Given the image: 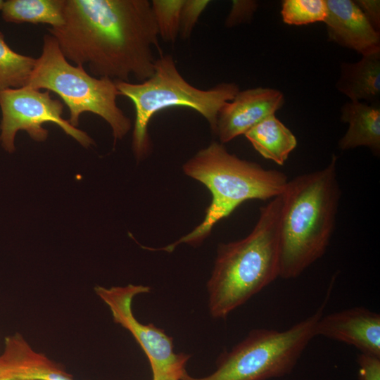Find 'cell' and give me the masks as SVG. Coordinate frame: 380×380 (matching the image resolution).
Segmentation results:
<instances>
[{"mask_svg": "<svg viewBox=\"0 0 380 380\" xmlns=\"http://www.w3.org/2000/svg\"><path fill=\"white\" fill-rule=\"evenodd\" d=\"M4 4V1L0 0V10L1 11Z\"/></svg>", "mask_w": 380, "mask_h": 380, "instance_id": "26", "label": "cell"}, {"mask_svg": "<svg viewBox=\"0 0 380 380\" xmlns=\"http://www.w3.org/2000/svg\"><path fill=\"white\" fill-rule=\"evenodd\" d=\"M148 286L128 284L125 286L94 288L97 296L108 306L113 321L128 330L146 355L153 379L181 376L190 355L176 353L173 338L153 324H144L137 320L132 309L135 296L149 293Z\"/></svg>", "mask_w": 380, "mask_h": 380, "instance_id": "9", "label": "cell"}, {"mask_svg": "<svg viewBox=\"0 0 380 380\" xmlns=\"http://www.w3.org/2000/svg\"><path fill=\"white\" fill-rule=\"evenodd\" d=\"M258 6V4L255 1H232L231 10L225 20V26L233 27L240 24L250 22L253 19Z\"/></svg>", "mask_w": 380, "mask_h": 380, "instance_id": "22", "label": "cell"}, {"mask_svg": "<svg viewBox=\"0 0 380 380\" xmlns=\"http://www.w3.org/2000/svg\"><path fill=\"white\" fill-rule=\"evenodd\" d=\"M182 170L185 175L204 184L211 193V203L204 218L175 242L162 248L145 247L146 249L170 253L181 243L200 246L215 225L242 203L253 199H272L284 192L289 181L284 172L267 170L255 162L241 159L217 141L199 150L184 163Z\"/></svg>", "mask_w": 380, "mask_h": 380, "instance_id": "4", "label": "cell"}, {"mask_svg": "<svg viewBox=\"0 0 380 380\" xmlns=\"http://www.w3.org/2000/svg\"><path fill=\"white\" fill-rule=\"evenodd\" d=\"M328 40L362 56L380 52V32L351 0H326Z\"/></svg>", "mask_w": 380, "mask_h": 380, "instance_id": "12", "label": "cell"}, {"mask_svg": "<svg viewBox=\"0 0 380 380\" xmlns=\"http://www.w3.org/2000/svg\"><path fill=\"white\" fill-rule=\"evenodd\" d=\"M115 83L118 95L127 97L134 106L132 146L138 160L151 152L148 126L156 113L175 106L191 108L208 121L215 134L219 111L239 91L234 82H221L208 89L192 86L180 74L172 56L163 53L156 58L154 72L148 79L138 83Z\"/></svg>", "mask_w": 380, "mask_h": 380, "instance_id": "5", "label": "cell"}, {"mask_svg": "<svg viewBox=\"0 0 380 380\" xmlns=\"http://www.w3.org/2000/svg\"><path fill=\"white\" fill-rule=\"evenodd\" d=\"M184 0H153V15L158 35L165 42L174 43L180 29V15Z\"/></svg>", "mask_w": 380, "mask_h": 380, "instance_id": "20", "label": "cell"}, {"mask_svg": "<svg viewBox=\"0 0 380 380\" xmlns=\"http://www.w3.org/2000/svg\"><path fill=\"white\" fill-rule=\"evenodd\" d=\"M0 380H75L64 367L36 352L21 334L5 338Z\"/></svg>", "mask_w": 380, "mask_h": 380, "instance_id": "13", "label": "cell"}, {"mask_svg": "<svg viewBox=\"0 0 380 380\" xmlns=\"http://www.w3.org/2000/svg\"><path fill=\"white\" fill-rule=\"evenodd\" d=\"M281 196L279 277L290 279L322 258L329 246L341 198L336 156L324 168L289 180Z\"/></svg>", "mask_w": 380, "mask_h": 380, "instance_id": "2", "label": "cell"}, {"mask_svg": "<svg viewBox=\"0 0 380 380\" xmlns=\"http://www.w3.org/2000/svg\"><path fill=\"white\" fill-rule=\"evenodd\" d=\"M362 12L370 25L378 32L380 29V1L356 0L354 1Z\"/></svg>", "mask_w": 380, "mask_h": 380, "instance_id": "24", "label": "cell"}, {"mask_svg": "<svg viewBox=\"0 0 380 380\" xmlns=\"http://www.w3.org/2000/svg\"><path fill=\"white\" fill-rule=\"evenodd\" d=\"M27 86L58 94L68 108L69 122L75 127L83 113L102 118L112 129L114 144L131 129L130 119L118 106L115 81L94 77L83 66L72 65L51 34L43 37L42 53L36 60Z\"/></svg>", "mask_w": 380, "mask_h": 380, "instance_id": "6", "label": "cell"}, {"mask_svg": "<svg viewBox=\"0 0 380 380\" xmlns=\"http://www.w3.org/2000/svg\"><path fill=\"white\" fill-rule=\"evenodd\" d=\"M315 336L355 346L360 353L380 357V315L355 307L326 316L317 322Z\"/></svg>", "mask_w": 380, "mask_h": 380, "instance_id": "11", "label": "cell"}, {"mask_svg": "<svg viewBox=\"0 0 380 380\" xmlns=\"http://www.w3.org/2000/svg\"><path fill=\"white\" fill-rule=\"evenodd\" d=\"M357 361L358 380H380V357L360 353Z\"/></svg>", "mask_w": 380, "mask_h": 380, "instance_id": "23", "label": "cell"}, {"mask_svg": "<svg viewBox=\"0 0 380 380\" xmlns=\"http://www.w3.org/2000/svg\"><path fill=\"white\" fill-rule=\"evenodd\" d=\"M210 3L208 0H184L179 29V34L183 39L190 37L199 17Z\"/></svg>", "mask_w": 380, "mask_h": 380, "instance_id": "21", "label": "cell"}, {"mask_svg": "<svg viewBox=\"0 0 380 380\" xmlns=\"http://www.w3.org/2000/svg\"><path fill=\"white\" fill-rule=\"evenodd\" d=\"M327 12L326 0H284L281 3V15L288 25L324 22Z\"/></svg>", "mask_w": 380, "mask_h": 380, "instance_id": "19", "label": "cell"}, {"mask_svg": "<svg viewBox=\"0 0 380 380\" xmlns=\"http://www.w3.org/2000/svg\"><path fill=\"white\" fill-rule=\"evenodd\" d=\"M245 137L263 158L283 165L297 146L293 133L274 115L265 118Z\"/></svg>", "mask_w": 380, "mask_h": 380, "instance_id": "16", "label": "cell"}, {"mask_svg": "<svg viewBox=\"0 0 380 380\" xmlns=\"http://www.w3.org/2000/svg\"><path fill=\"white\" fill-rule=\"evenodd\" d=\"M281 194L260 209L258 220L243 239L219 244L207 283L208 308L226 318L279 277V227Z\"/></svg>", "mask_w": 380, "mask_h": 380, "instance_id": "3", "label": "cell"}, {"mask_svg": "<svg viewBox=\"0 0 380 380\" xmlns=\"http://www.w3.org/2000/svg\"><path fill=\"white\" fill-rule=\"evenodd\" d=\"M36 60L13 51L0 32V92L27 86Z\"/></svg>", "mask_w": 380, "mask_h": 380, "instance_id": "18", "label": "cell"}, {"mask_svg": "<svg viewBox=\"0 0 380 380\" xmlns=\"http://www.w3.org/2000/svg\"><path fill=\"white\" fill-rule=\"evenodd\" d=\"M153 380H180V379L177 377H166V378H160V379H153Z\"/></svg>", "mask_w": 380, "mask_h": 380, "instance_id": "25", "label": "cell"}, {"mask_svg": "<svg viewBox=\"0 0 380 380\" xmlns=\"http://www.w3.org/2000/svg\"><path fill=\"white\" fill-rule=\"evenodd\" d=\"M65 0H8L2 18L6 22L45 23L58 27L63 23Z\"/></svg>", "mask_w": 380, "mask_h": 380, "instance_id": "17", "label": "cell"}, {"mask_svg": "<svg viewBox=\"0 0 380 380\" xmlns=\"http://www.w3.org/2000/svg\"><path fill=\"white\" fill-rule=\"evenodd\" d=\"M312 315L288 329H256L230 351L220 355L211 374L194 378L186 372L180 380H268L292 372L323 315L329 298Z\"/></svg>", "mask_w": 380, "mask_h": 380, "instance_id": "7", "label": "cell"}, {"mask_svg": "<svg viewBox=\"0 0 380 380\" xmlns=\"http://www.w3.org/2000/svg\"><path fill=\"white\" fill-rule=\"evenodd\" d=\"M283 93L270 87H255L239 91L218 113L215 134L224 144L245 134L284 103Z\"/></svg>", "mask_w": 380, "mask_h": 380, "instance_id": "10", "label": "cell"}, {"mask_svg": "<svg viewBox=\"0 0 380 380\" xmlns=\"http://www.w3.org/2000/svg\"><path fill=\"white\" fill-rule=\"evenodd\" d=\"M336 88L350 101L377 104L380 96V52L362 56L355 63H343Z\"/></svg>", "mask_w": 380, "mask_h": 380, "instance_id": "15", "label": "cell"}, {"mask_svg": "<svg viewBox=\"0 0 380 380\" xmlns=\"http://www.w3.org/2000/svg\"><path fill=\"white\" fill-rule=\"evenodd\" d=\"M68 61L94 77L139 82L151 77L161 53L148 0H65L63 23L48 28Z\"/></svg>", "mask_w": 380, "mask_h": 380, "instance_id": "1", "label": "cell"}, {"mask_svg": "<svg viewBox=\"0 0 380 380\" xmlns=\"http://www.w3.org/2000/svg\"><path fill=\"white\" fill-rule=\"evenodd\" d=\"M0 140L8 152L15 151V137L19 130L26 131L35 141H44L48 130L43 125L46 122L56 124L84 147L94 143L87 134L62 118L63 103L53 99L48 90L42 91L29 86L6 89L0 92Z\"/></svg>", "mask_w": 380, "mask_h": 380, "instance_id": "8", "label": "cell"}, {"mask_svg": "<svg viewBox=\"0 0 380 380\" xmlns=\"http://www.w3.org/2000/svg\"><path fill=\"white\" fill-rule=\"evenodd\" d=\"M341 120L348 124L347 131L338 143L341 150L365 146L374 155H379L380 108L377 104L347 102L341 107Z\"/></svg>", "mask_w": 380, "mask_h": 380, "instance_id": "14", "label": "cell"}]
</instances>
